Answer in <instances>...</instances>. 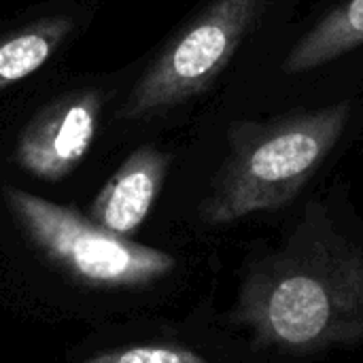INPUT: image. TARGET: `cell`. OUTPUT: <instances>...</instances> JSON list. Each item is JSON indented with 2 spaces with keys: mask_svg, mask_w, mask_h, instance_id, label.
<instances>
[{
  "mask_svg": "<svg viewBox=\"0 0 363 363\" xmlns=\"http://www.w3.org/2000/svg\"><path fill=\"white\" fill-rule=\"evenodd\" d=\"M363 45V0H342L287 53L283 72L302 74Z\"/></svg>",
  "mask_w": 363,
  "mask_h": 363,
  "instance_id": "cell-7",
  "label": "cell"
},
{
  "mask_svg": "<svg viewBox=\"0 0 363 363\" xmlns=\"http://www.w3.org/2000/svg\"><path fill=\"white\" fill-rule=\"evenodd\" d=\"M230 319L272 362L359 347L363 232L311 200L283 240L249 262Z\"/></svg>",
  "mask_w": 363,
  "mask_h": 363,
  "instance_id": "cell-1",
  "label": "cell"
},
{
  "mask_svg": "<svg viewBox=\"0 0 363 363\" xmlns=\"http://www.w3.org/2000/svg\"><path fill=\"white\" fill-rule=\"evenodd\" d=\"M6 202L32 245L53 266L87 287H147L177 268L170 253L113 234L74 208L21 189H6Z\"/></svg>",
  "mask_w": 363,
  "mask_h": 363,
  "instance_id": "cell-3",
  "label": "cell"
},
{
  "mask_svg": "<svg viewBox=\"0 0 363 363\" xmlns=\"http://www.w3.org/2000/svg\"><path fill=\"white\" fill-rule=\"evenodd\" d=\"M83 363H211L202 353L181 345H138L91 355Z\"/></svg>",
  "mask_w": 363,
  "mask_h": 363,
  "instance_id": "cell-9",
  "label": "cell"
},
{
  "mask_svg": "<svg viewBox=\"0 0 363 363\" xmlns=\"http://www.w3.org/2000/svg\"><path fill=\"white\" fill-rule=\"evenodd\" d=\"M262 6L264 0H215L132 87L119 117L140 119L204 91L249 36Z\"/></svg>",
  "mask_w": 363,
  "mask_h": 363,
  "instance_id": "cell-4",
  "label": "cell"
},
{
  "mask_svg": "<svg viewBox=\"0 0 363 363\" xmlns=\"http://www.w3.org/2000/svg\"><path fill=\"white\" fill-rule=\"evenodd\" d=\"M168 157L153 147L134 151L106 181L91 202V221L104 230L130 236L147 219L166 177Z\"/></svg>",
  "mask_w": 363,
  "mask_h": 363,
  "instance_id": "cell-6",
  "label": "cell"
},
{
  "mask_svg": "<svg viewBox=\"0 0 363 363\" xmlns=\"http://www.w3.org/2000/svg\"><path fill=\"white\" fill-rule=\"evenodd\" d=\"M70 30L66 19H47L0 40V89L36 72Z\"/></svg>",
  "mask_w": 363,
  "mask_h": 363,
  "instance_id": "cell-8",
  "label": "cell"
},
{
  "mask_svg": "<svg viewBox=\"0 0 363 363\" xmlns=\"http://www.w3.org/2000/svg\"><path fill=\"white\" fill-rule=\"evenodd\" d=\"M100 98L79 94L47 106L23 130L17 162L34 177L57 181L85 157L96 134Z\"/></svg>",
  "mask_w": 363,
  "mask_h": 363,
  "instance_id": "cell-5",
  "label": "cell"
},
{
  "mask_svg": "<svg viewBox=\"0 0 363 363\" xmlns=\"http://www.w3.org/2000/svg\"><path fill=\"white\" fill-rule=\"evenodd\" d=\"M351 102L294 111L268 121H236L230 151L200 206L206 225H228L287 206L319 172L345 134Z\"/></svg>",
  "mask_w": 363,
  "mask_h": 363,
  "instance_id": "cell-2",
  "label": "cell"
}]
</instances>
